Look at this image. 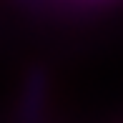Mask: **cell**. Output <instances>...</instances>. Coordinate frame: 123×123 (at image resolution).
<instances>
[{
    "instance_id": "1",
    "label": "cell",
    "mask_w": 123,
    "mask_h": 123,
    "mask_svg": "<svg viewBox=\"0 0 123 123\" xmlns=\"http://www.w3.org/2000/svg\"><path fill=\"white\" fill-rule=\"evenodd\" d=\"M50 93V73L43 65H33L25 73L18 100V123H43Z\"/></svg>"
}]
</instances>
